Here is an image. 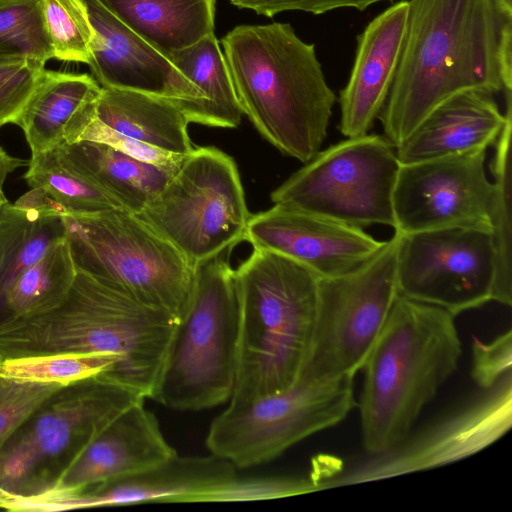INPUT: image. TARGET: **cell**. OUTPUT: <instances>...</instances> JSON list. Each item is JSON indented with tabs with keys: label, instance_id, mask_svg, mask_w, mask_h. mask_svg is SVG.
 <instances>
[{
	"label": "cell",
	"instance_id": "cell-31",
	"mask_svg": "<svg viewBox=\"0 0 512 512\" xmlns=\"http://www.w3.org/2000/svg\"><path fill=\"white\" fill-rule=\"evenodd\" d=\"M54 58L40 0H0V59Z\"/></svg>",
	"mask_w": 512,
	"mask_h": 512
},
{
	"label": "cell",
	"instance_id": "cell-23",
	"mask_svg": "<svg viewBox=\"0 0 512 512\" xmlns=\"http://www.w3.org/2000/svg\"><path fill=\"white\" fill-rule=\"evenodd\" d=\"M66 238L62 214L38 190L30 189L0 209V309L19 276Z\"/></svg>",
	"mask_w": 512,
	"mask_h": 512
},
{
	"label": "cell",
	"instance_id": "cell-26",
	"mask_svg": "<svg viewBox=\"0 0 512 512\" xmlns=\"http://www.w3.org/2000/svg\"><path fill=\"white\" fill-rule=\"evenodd\" d=\"M200 91L202 99L175 100L189 123L236 128L244 115L219 41L211 34L167 56Z\"/></svg>",
	"mask_w": 512,
	"mask_h": 512
},
{
	"label": "cell",
	"instance_id": "cell-3",
	"mask_svg": "<svg viewBox=\"0 0 512 512\" xmlns=\"http://www.w3.org/2000/svg\"><path fill=\"white\" fill-rule=\"evenodd\" d=\"M221 44L243 113L258 132L281 153L312 159L337 101L315 45L281 22L236 26Z\"/></svg>",
	"mask_w": 512,
	"mask_h": 512
},
{
	"label": "cell",
	"instance_id": "cell-12",
	"mask_svg": "<svg viewBox=\"0 0 512 512\" xmlns=\"http://www.w3.org/2000/svg\"><path fill=\"white\" fill-rule=\"evenodd\" d=\"M356 405L354 378L298 377L279 393L246 405L229 404L211 423L206 446L238 469L261 465L337 425Z\"/></svg>",
	"mask_w": 512,
	"mask_h": 512
},
{
	"label": "cell",
	"instance_id": "cell-36",
	"mask_svg": "<svg viewBox=\"0 0 512 512\" xmlns=\"http://www.w3.org/2000/svg\"><path fill=\"white\" fill-rule=\"evenodd\" d=\"M472 349V377L483 389H491L511 373L512 333L510 329L489 343L473 337Z\"/></svg>",
	"mask_w": 512,
	"mask_h": 512
},
{
	"label": "cell",
	"instance_id": "cell-32",
	"mask_svg": "<svg viewBox=\"0 0 512 512\" xmlns=\"http://www.w3.org/2000/svg\"><path fill=\"white\" fill-rule=\"evenodd\" d=\"M118 357L107 353H56L0 361V375L67 385L110 370Z\"/></svg>",
	"mask_w": 512,
	"mask_h": 512
},
{
	"label": "cell",
	"instance_id": "cell-8",
	"mask_svg": "<svg viewBox=\"0 0 512 512\" xmlns=\"http://www.w3.org/2000/svg\"><path fill=\"white\" fill-rule=\"evenodd\" d=\"M62 217L77 269L177 322L182 318L195 269L170 242L124 209Z\"/></svg>",
	"mask_w": 512,
	"mask_h": 512
},
{
	"label": "cell",
	"instance_id": "cell-18",
	"mask_svg": "<svg viewBox=\"0 0 512 512\" xmlns=\"http://www.w3.org/2000/svg\"><path fill=\"white\" fill-rule=\"evenodd\" d=\"M93 30V78L103 88L143 92L174 100L202 95L170 61L111 13L100 0H80Z\"/></svg>",
	"mask_w": 512,
	"mask_h": 512
},
{
	"label": "cell",
	"instance_id": "cell-42",
	"mask_svg": "<svg viewBox=\"0 0 512 512\" xmlns=\"http://www.w3.org/2000/svg\"><path fill=\"white\" fill-rule=\"evenodd\" d=\"M8 200L4 195L3 191H0V209L3 206L4 203H6Z\"/></svg>",
	"mask_w": 512,
	"mask_h": 512
},
{
	"label": "cell",
	"instance_id": "cell-19",
	"mask_svg": "<svg viewBox=\"0 0 512 512\" xmlns=\"http://www.w3.org/2000/svg\"><path fill=\"white\" fill-rule=\"evenodd\" d=\"M408 10V0H399L357 35L353 66L337 99L339 130L347 138L367 134L379 118L397 71Z\"/></svg>",
	"mask_w": 512,
	"mask_h": 512
},
{
	"label": "cell",
	"instance_id": "cell-17",
	"mask_svg": "<svg viewBox=\"0 0 512 512\" xmlns=\"http://www.w3.org/2000/svg\"><path fill=\"white\" fill-rule=\"evenodd\" d=\"M244 240L254 249L275 252L304 265L319 278L356 269L385 243L362 228L281 205L251 215Z\"/></svg>",
	"mask_w": 512,
	"mask_h": 512
},
{
	"label": "cell",
	"instance_id": "cell-27",
	"mask_svg": "<svg viewBox=\"0 0 512 512\" xmlns=\"http://www.w3.org/2000/svg\"><path fill=\"white\" fill-rule=\"evenodd\" d=\"M62 147L94 184L134 214L145 208L176 171L137 160L98 142L79 141Z\"/></svg>",
	"mask_w": 512,
	"mask_h": 512
},
{
	"label": "cell",
	"instance_id": "cell-39",
	"mask_svg": "<svg viewBox=\"0 0 512 512\" xmlns=\"http://www.w3.org/2000/svg\"><path fill=\"white\" fill-rule=\"evenodd\" d=\"M29 160L9 155L0 146V191H3L4 182L9 174L18 168L28 166Z\"/></svg>",
	"mask_w": 512,
	"mask_h": 512
},
{
	"label": "cell",
	"instance_id": "cell-28",
	"mask_svg": "<svg viewBox=\"0 0 512 512\" xmlns=\"http://www.w3.org/2000/svg\"><path fill=\"white\" fill-rule=\"evenodd\" d=\"M76 273L65 238L28 267L8 290L0 309V327L55 308L68 294Z\"/></svg>",
	"mask_w": 512,
	"mask_h": 512
},
{
	"label": "cell",
	"instance_id": "cell-13",
	"mask_svg": "<svg viewBox=\"0 0 512 512\" xmlns=\"http://www.w3.org/2000/svg\"><path fill=\"white\" fill-rule=\"evenodd\" d=\"M229 460L173 455L143 472L72 494H42L22 501L23 511H63L145 502H234L272 499L309 492L307 480L242 479Z\"/></svg>",
	"mask_w": 512,
	"mask_h": 512
},
{
	"label": "cell",
	"instance_id": "cell-30",
	"mask_svg": "<svg viewBox=\"0 0 512 512\" xmlns=\"http://www.w3.org/2000/svg\"><path fill=\"white\" fill-rule=\"evenodd\" d=\"M511 136L509 115L495 145L490 169L494 178L491 230L496 252L494 301L512 304V225H511Z\"/></svg>",
	"mask_w": 512,
	"mask_h": 512
},
{
	"label": "cell",
	"instance_id": "cell-25",
	"mask_svg": "<svg viewBox=\"0 0 512 512\" xmlns=\"http://www.w3.org/2000/svg\"><path fill=\"white\" fill-rule=\"evenodd\" d=\"M127 27L168 56L214 34L215 0H100Z\"/></svg>",
	"mask_w": 512,
	"mask_h": 512
},
{
	"label": "cell",
	"instance_id": "cell-22",
	"mask_svg": "<svg viewBox=\"0 0 512 512\" xmlns=\"http://www.w3.org/2000/svg\"><path fill=\"white\" fill-rule=\"evenodd\" d=\"M102 87L88 74L44 69L15 125L31 155L79 142L96 117Z\"/></svg>",
	"mask_w": 512,
	"mask_h": 512
},
{
	"label": "cell",
	"instance_id": "cell-10",
	"mask_svg": "<svg viewBox=\"0 0 512 512\" xmlns=\"http://www.w3.org/2000/svg\"><path fill=\"white\" fill-rule=\"evenodd\" d=\"M398 245L395 233L356 269L319 278L311 343L298 377L354 378L361 370L398 296Z\"/></svg>",
	"mask_w": 512,
	"mask_h": 512
},
{
	"label": "cell",
	"instance_id": "cell-4",
	"mask_svg": "<svg viewBox=\"0 0 512 512\" xmlns=\"http://www.w3.org/2000/svg\"><path fill=\"white\" fill-rule=\"evenodd\" d=\"M451 312L398 295L361 371L362 444L370 456L408 439L423 408L457 370L462 349Z\"/></svg>",
	"mask_w": 512,
	"mask_h": 512
},
{
	"label": "cell",
	"instance_id": "cell-6",
	"mask_svg": "<svg viewBox=\"0 0 512 512\" xmlns=\"http://www.w3.org/2000/svg\"><path fill=\"white\" fill-rule=\"evenodd\" d=\"M238 331L235 270L218 255L195 267L188 306L175 325L150 398L168 408L188 411L230 400Z\"/></svg>",
	"mask_w": 512,
	"mask_h": 512
},
{
	"label": "cell",
	"instance_id": "cell-35",
	"mask_svg": "<svg viewBox=\"0 0 512 512\" xmlns=\"http://www.w3.org/2000/svg\"><path fill=\"white\" fill-rule=\"evenodd\" d=\"M44 69L30 59H0V127L15 123Z\"/></svg>",
	"mask_w": 512,
	"mask_h": 512
},
{
	"label": "cell",
	"instance_id": "cell-29",
	"mask_svg": "<svg viewBox=\"0 0 512 512\" xmlns=\"http://www.w3.org/2000/svg\"><path fill=\"white\" fill-rule=\"evenodd\" d=\"M24 180L47 196L61 214H90L123 209L94 184L68 157L63 147L31 155Z\"/></svg>",
	"mask_w": 512,
	"mask_h": 512
},
{
	"label": "cell",
	"instance_id": "cell-2",
	"mask_svg": "<svg viewBox=\"0 0 512 512\" xmlns=\"http://www.w3.org/2000/svg\"><path fill=\"white\" fill-rule=\"evenodd\" d=\"M177 321L77 269L55 308L0 327V361L56 353H107L101 375L151 397Z\"/></svg>",
	"mask_w": 512,
	"mask_h": 512
},
{
	"label": "cell",
	"instance_id": "cell-34",
	"mask_svg": "<svg viewBox=\"0 0 512 512\" xmlns=\"http://www.w3.org/2000/svg\"><path fill=\"white\" fill-rule=\"evenodd\" d=\"M61 386L0 375V450L15 430Z\"/></svg>",
	"mask_w": 512,
	"mask_h": 512
},
{
	"label": "cell",
	"instance_id": "cell-16",
	"mask_svg": "<svg viewBox=\"0 0 512 512\" xmlns=\"http://www.w3.org/2000/svg\"><path fill=\"white\" fill-rule=\"evenodd\" d=\"M511 373L489 394L447 418L419 438L405 440L396 448L373 456L368 463L341 475L342 485L387 478L442 465L469 456L500 438L511 426Z\"/></svg>",
	"mask_w": 512,
	"mask_h": 512
},
{
	"label": "cell",
	"instance_id": "cell-41",
	"mask_svg": "<svg viewBox=\"0 0 512 512\" xmlns=\"http://www.w3.org/2000/svg\"><path fill=\"white\" fill-rule=\"evenodd\" d=\"M499 9L507 16L512 17V0H495Z\"/></svg>",
	"mask_w": 512,
	"mask_h": 512
},
{
	"label": "cell",
	"instance_id": "cell-1",
	"mask_svg": "<svg viewBox=\"0 0 512 512\" xmlns=\"http://www.w3.org/2000/svg\"><path fill=\"white\" fill-rule=\"evenodd\" d=\"M402 51L379 115L397 148L447 99L512 91V17L495 0H408Z\"/></svg>",
	"mask_w": 512,
	"mask_h": 512
},
{
	"label": "cell",
	"instance_id": "cell-15",
	"mask_svg": "<svg viewBox=\"0 0 512 512\" xmlns=\"http://www.w3.org/2000/svg\"><path fill=\"white\" fill-rule=\"evenodd\" d=\"M485 156L486 151H473L400 164L393 193L395 233L491 230L494 185L485 173Z\"/></svg>",
	"mask_w": 512,
	"mask_h": 512
},
{
	"label": "cell",
	"instance_id": "cell-7",
	"mask_svg": "<svg viewBox=\"0 0 512 512\" xmlns=\"http://www.w3.org/2000/svg\"><path fill=\"white\" fill-rule=\"evenodd\" d=\"M144 399L101 374L61 386L0 450V488L16 498L48 492L122 411Z\"/></svg>",
	"mask_w": 512,
	"mask_h": 512
},
{
	"label": "cell",
	"instance_id": "cell-5",
	"mask_svg": "<svg viewBox=\"0 0 512 512\" xmlns=\"http://www.w3.org/2000/svg\"><path fill=\"white\" fill-rule=\"evenodd\" d=\"M237 369L230 405L279 393L297 379L311 343L319 277L281 254L254 249L235 270Z\"/></svg>",
	"mask_w": 512,
	"mask_h": 512
},
{
	"label": "cell",
	"instance_id": "cell-33",
	"mask_svg": "<svg viewBox=\"0 0 512 512\" xmlns=\"http://www.w3.org/2000/svg\"><path fill=\"white\" fill-rule=\"evenodd\" d=\"M54 58L88 65L94 38L80 0H40Z\"/></svg>",
	"mask_w": 512,
	"mask_h": 512
},
{
	"label": "cell",
	"instance_id": "cell-40",
	"mask_svg": "<svg viewBox=\"0 0 512 512\" xmlns=\"http://www.w3.org/2000/svg\"><path fill=\"white\" fill-rule=\"evenodd\" d=\"M13 496L0 488V509L10 511Z\"/></svg>",
	"mask_w": 512,
	"mask_h": 512
},
{
	"label": "cell",
	"instance_id": "cell-21",
	"mask_svg": "<svg viewBox=\"0 0 512 512\" xmlns=\"http://www.w3.org/2000/svg\"><path fill=\"white\" fill-rule=\"evenodd\" d=\"M503 114L493 94L470 90L435 107L396 148L400 164L486 151L512 114V91L504 92Z\"/></svg>",
	"mask_w": 512,
	"mask_h": 512
},
{
	"label": "cell",
	"instance_id": "cell-38",
	"mask_svg": "<svg viewBox=\"0 0 512 512\" xmlns=\"http://www.w3.org/2000/svg\"><path fill=\"white\" fill-rule=\"evenodd\" d=\"M382 1L393 0H230L238 8L249 9L267 17L284 11H303L313 15H321L340 8L363 11Z\"/></svg>",
	"mask_w": 512,
	"mask_h": 512
},
{
	"label": "cell",
	"instance_id": "cell-37",
	"mask_svg": "<svg viewBox=\"0 0 512 512\" xmlns=\"http://www.w3.org/2000/svg\"><path fill=\"white\" fill-rule=\"evenodd\" d=\"M80 141L102 143L137 160L171 170H177L186 157L128 138L107 127L96 117L89 124Z\"/></svg>",
	"mask_w": 512,
	"mask_h": 512
},
{
	"label": "cell",
	"instance_id": "cell-24",
	"mask_svg": "<svg viewBox=\"0 0 512 512\" xmlns=\"http://www.w3.org/2000/svg\"><path fill=\"white\" fill-rule=\"evenodd\" d=\"M96 119L128 138L175 155L187 156L195 149L189 121L174 99L102 87Z\"/></svg>",
	"mask_w": 512,
	"mask_h": 512
},
{
	"label": "cell",
	"instance_id": "cell-11",
	"mask_svg": "<svg viewBox=\"0 0 512 512\" xmlns=\"http://www.w3.org/2000/svg\"><path fill=\"white\" fill-rule=\"evenodd\" d=\"M399 167L396 148L384 135L350 137L320 150L271 193V201L362 229L394 227Z\"/></svg>",
	"mask_w": 512,
	"mask_h": 512
},
{
	"label": "cell",
	"instance_id": "cell-20",
	"mask_svg": "<svg viewBox=\"0 0 512 512\" xmlns=\"http://www.w3.org/2000/svg\"><path fill=\"white\" fill-rule=\"evenodd\" d=\"M175 454L141 401L122 411L43 494L77 493L143 472Z\"/></svg>",
	"mask_w": 512,
	"mask_h": 512
},
{
	"label": "cell",
	"instance_id": "cell-14",
	"mask_svg": "<svg viewBox=\"0 0 512 512\" xmlns=\"http://www.w3.org/2000/svg\"><path fill=\"white\" fill-rule=\"evenodd\" d=\"M398 235V295L455 316L494 301L496 252L490 229L448 227Z\"/></svg>",
	"mask_w": 512,
	"mask_h": 512
},
{
	"label": "cell",
	"instance_id": "cell-9",
	"mask_svg": "<svg viewBox=\"0 0 512 512\" xmlns=\"http://www.w3.org/2000/svg\"><path fill=\"white\" fill-rule=\"evenodd\" d=\"M195 267L245 239L250 213L234 160L195 148L136 214Z\"/></svg>",
	"mask_w": 512,
	"mask_h": 512
}]
</instances>
